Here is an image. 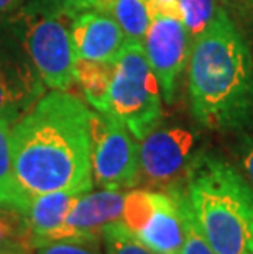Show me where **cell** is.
<instances>
[{"label":"cell","instance_id":"cell-1","mask_svg":"<svg viewBox=\"0 0 253 254\" xmlns=\"http://www.w3.org/2000/svg\"><path fill=\"white\" fill-rule=\"evenodd\" d=\"M90 113L79 97L53 90L13 123V171L30 200L48 192L92 190Z\"/></svg>","mask_w":253,"mask_h":254},{"label":"cell","instance_id":"cell-2","mask_svg":"<svg viewBox=\"0 0 253 254\" xmlns=\"http://www.w3.org/2000/svg\"><path fill=\"white\" fill-rule=\"evenodd\" d=\"M187 85L196 120L215 131L244 129L253 120V59L229 13L192 40Z\"/></svg>","mask_w":253,"mask_h":254},{"label":"cell","instance_id":"cell-3","mask_svg":"<svg viewBox=\"0 0 253 254\" xmlns=\"http://www.w3.org/2000/svg\"><path fill=\"white\" fill-rule=\"evenodd\" d=\"M184 192L204 238L217 254H253V187L229 161L196 153Z\"/></svg>","mask_w":253,"mask_h":254},{"label":"cell","instance_id":"cell-4","mask_svg":"<svg viewBox=\"0 0 253 254\" xmlns=\"http://www.w3.org/2000/svg\"><path fill=\"white\" fill-rule=\"evenodd\" d=\"M76 13L66 0H33L12 20L41 80L55 90H69L76 82Z\"/></svg>","mask_w":253,"mask_h":254},{"label":"cell","instance_id":"cell-5","mask_svg":"<svg viewBox=\"0 0 253 254\" xmlns=\"http://www.w3.org/2000/svg\"><path fill=\"white\" fill-rule=\"evenodd\" d=\"M105 113L118 118L138 141L160 125V84L142 43L127 41L118 53Z\"/></svg>","mask_w":253,"mask_h":254},{"label":"cell","instance_id":"cell-6","mask_svg":"<svg viewBox=\"0 0 253 254\" xmlns=\"http://www.w3.org/2000/svg\"><path fill=\"white\" fill-rule=\"evenodd\" d=\"M90 169L99 189L127 190L140 184L138 139L109 113H90Z\"/></svg>","mask_w":253,"mask_h":254},{"label":"cell","instance_id":"cell-7","mask_svg":"<svg viewBox=\"0 0 253 254\" xmlns=\"http://www.w3.org/2000/svg\"><path fill=\"white\" fill-rule=\"evenodd\" d=\"M123 225L156 254H177L184 241V220L169 192L133 189L125 193Z\"/></svg>","mask_w":253,"mask_h":254},{"label":"cell","instance_id":"cell-8","mask_svg":"<svg viewBox=\"0 0 253 254\" xmlns=\"http://www.w3.org/2000/svg\"><path fill=\"white\" fill-rule=\"evenodd\" d=\"M194 146L196 138L189 129L156 125L138 141L140 182L163 192L184 187Z\"/></svg>","mask_w":253,"mask_h":254},{"label":"cell","instance_id":"cell-9","mask_svg":"<svg viewBox=\"0 0 253 254\" xmlns=\"http://www.w3.org/2000/svg\"><path fill=\"white\" fill-rule=\"evenodd\" d=\"M0 28V120L15 123L40 99L43 82L12 23Z\"/></svg>","mask_w":253,"mask_h":254},{"label":"cell","instance_id":"cell-10","mask_svg":"<svg viewBox=\"0 0 253 254\" xmlns=\"http://www.w3.org/2000/svg\"><path fill=\"white\" fill-rule=\"evenodd\" d=\"M191 45L192 38L179 17H152L143 48L166 102L173 100L177 80L189 61Z\"/></svg>","mask_w":253,"mask_h":254},{"label":"cell","instance_id":"cell-11","mask_svg":"<svg viewBox=\"0 0 253 254\" xmlns=\"http://www.w3.org/2000/svg\"><path fill=\"white\" fill-rule=\"evenodd\" d=\"M123 202L122 190L100 189L81 193L63 225L43 241L41 248L58 241H100L104 226L122 220Z\"/></svg>","mask_w":253,"mask_h":254},{"label":"cell","instance_id":"cell-12","mask_svg":"<svg viewBox=\"0 0 253 254\" xmlns=\"http://www.w3.org/2000/svg\"><path fill=\"white\" fill-rule=\"evenodd\" d=\"M73 41L78 59L95 63H115L127 43L117 21L97 8H84L73 20Z\"/></svg>","mask_w":253,"mask_h":254},{"label":"cell","instance_id":"cell-13","mask_svg":"<svg viewBox=\"0 0 253 254\" xmlns=\"http://www.w3.org/2000/svg\"><path fill=\"white\" fill-rule=\"evenodd\" d=\"M79 195L81 193L58 190L40 193L31 198L25 215L20 217L31 250L41 248L43 241L63 225Z\"/></svg>","mask_w":253,"mask_h":254},{"label":"cell","instance_id":"cell-14","mask_svg":"<svg viewBox=\"0 0 253 254\" xmlns=\"http://www.w3.org/2000/svg\"><path fill=\"white\" fill-rule=\"evenodd\" d=\"M30 202L15 177L10 123L0 120V210L20 218L25 215Z\"/></svg>","mask_w":253,"mask_h":254},{"label":"cell","instance_id":"cell-15","mask_svg":"<svg viewBox=\"0 0 253 254\" xmlns=\"http://www.w3.org/2000/svg\"><path fill=\"white\" fill-rule=\"evenodd\" d=\"M92 8L114 18L127 41L142 43L152 23V12L145 0H97Z\"/></svg>","mask_w":253,"mask_h":254},{"label":"cell","instance_id":"cell-16","mask_svg":"<svg viewBox=\"0 0 253 254\" xmlns=\"http://www.w3.org/2000/svg\"><path fill=\"white\" fill-rule=\"evenodd\" d=\"M114 75V63H95L78 59L76 82L85 97V100L97 112H107L109 89Z\"/></svg>","mask_w":253,"mask_h":254},{"label":"cell","instance_id":"cell-17","mask_svg":"<svg viewBox=\"0 0 253 254\" xmlns=\"http://www.w3.org/2000/svg\"><path fill=\"white\" fill-rule=\"evenodd\" d=\"M168 192L173 193L177 198L182 212V220H184V241H182V246L177 254H217L212 250V246L209 245V241L204 238L201 230H199L197 221L191 212L189 203H187L184 187L171 189Z\"/></svg>","mask_w":253,"mask_h":254},{"label":"cell","instance_id":"cell-18","mask_svg":"<svg viewBox=\"0 0 253 254\" xmlns=\"http://www.w3.org/2000/svg\"><path fill=\"white\" fill-rule=\"evenodd\" d=\"M102 243L105 254H156L138 240L122 220L112 221L102 230Z\"/></svg>","mask_w":253,"mask_h":254},{"label":"cell","instance_id":"cell-19","mask_svg":"<svg viewBox=\"0 0 253 254\" xmlns=\"http://www.w3.org/2000/svg\"><path fill=\"white\" fill-rule=\"evenodd\" d=\"M220 10L215 0H179V18L192 40L212 23Z\"/></svg>","mask_w":253,"mask_h":254},{"label":"cell","instance_id":"cell-20","mask_svg":"<svg viewBox=\"0 0 253 254\" xmlns=\"http://www.w3.org/2000/svg\"><path fill=\"white\" fill-rule=\"evenodd\" d=\"M33 251L26 241L21 220L0 217V254H30Z\"/></svg>","mask_w":253,"mask_h":254},{"label":"cell","instance_id":"cell-21","mask_svg":"<svg viewBox=\"0 0 253 254\" xmlns=\"http://www.w3.org/2000/svg\"><path fill=\"white\" fill-rule=\"evenodd\" d=\"M100 241H58L38 248L35 254H102Z\"/></svg>","mask_w":253,"mask_h":254},{"label":"cell","instance_id":"cell-22","mask_svg":"<svg viewBox=\"0 0 253 254\" xmlns=\"http://www.w3.org/2000/svg\"><path fill=\"white\" fill-rule=\"evenodd\" d=\"M237 156H239L242 174L253 187V134H245L240 139L239 148H237Z\"/></svg>","mask_w":253,"mask_h":254},{"label":"cell","instance_id":"cell-23","mask_svg":"<svg viewBox=\"0 0 253 254\" xmlns=\"http://www.w3.org/2000/svg\"><path fill=\"white\" fill-rule=\"evenodd\" d=\"M153 15H173L179 17V0H145Z\"/></svg>","mask_w":253,"mask_h":254},{"label":"cell","instance_id":"cell-24","mask_svg":"<svg viewBox=\"0 0 253 254\" xmlns=\"http://www.w3.org/2000/svg\"><path fill=\"white\" fill-rule=\"evenodd\" d=\"M215 2H219L220 5L227 8H234L237 13H239V10H244L247 5L252 3V0H215Z\"/></svg>","mask_w":253,"mask_h":254},{"label":"cell","instance_id":"cell-25","mask_svg":"<svg viewBox=\"0 0 253 254\" xmlns=\"http://www.w3.org/2000/svg\"><path fill=\"white\" fill-rule=\"evenodd\" d=\"M66 2L71 5L76 12H81V10H84V8H92L97 0H66Z\"/></svg>","mask_w":253,"mask_h":254},{"label":"cell","instance_id":"cell-26","mask_svg":"<svg viewBox=\"0 0 253 254\" xmlns=\"http://www.w3.org/2000/svg\"><path fill=\"white\" fill-rule=\"evenodd\" d=\"M17 3H18V0H0V13L12 10L13 7H17Z\"/></svg>","mask_w":253,"mask_h":254}]
</instances>
